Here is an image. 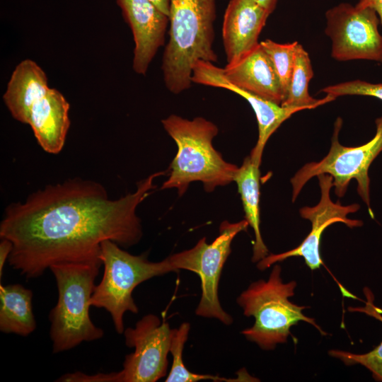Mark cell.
Segmentation results:
<instances>
[{
  "label": "cell",
  "mask_w": 382,
  "mask_h": 382,
  "mask_svg": "<svg viewBox=\"0 0 382 382\" xmlns=\"http://www.w3.org/2000/svg\"><path fill=\"white\" fill-rule=\"evenodd\" d=\"M163 13L169 16L170 0H149Z\"/></svg>",
  "instance_id": "obj_29"
},
{
  "label": "cell",
  "mask_w": 382,
  "mask_h": 382,
  "mask_svg": "<svg viewBox=\"0 0 382 382\" xmlns=\"http://www.w3.org/2000/svg\"><path fill=\"white\" fill-rule=\"evenodd\" d=\"M168 18L161 69L166 88L179 94L191 87L198 61L217 62L213 47L216 0H170Z\"/></svg>",
  "instance_id": "obj_2"
},
{
  "label": "cell",
  "mask_w": 382,
  "mask_h": 382,
  "mask_svg": "<svg viewBox=\"0 0 382 382\" xmlns=\"http://www.w3.org/2000/svg\"><path fill=\"white\" fill-rule=\"evenodd\" d=\"M355 6L358 8H370L374 9L382 25V0H359Z\"/></svg>",
  "instance_id": "obj_27"
},
{
  "label": "cell",
  "mask_w": 382,
  "mask_h": 382,
  "mask_svg": "<svg viewBox=\"0 0 382 382\" xmlns=\"http://www.w3.org/2000/svg\"><path fill=\"white\" fill-rule=\"evenodd\" d=\"M298 42L278 43L267 39L260 42L262 50L270 58L279 80L285 100L294 66V57Z\"/></svg>",
  "instance_id": "obj_22"
},
{
  "label": "cell",
  "mask_w": 382,
  "mask_h": 382,
  "mask_svg": "<svg viewBox=\"0 0 382 382\" xmlns=\"http://www.w3.org/2000/svg\"><path fill=\"white\" fill-rule=\"evenodd\" d=\"M57 381L64 382H120V374L117 372L98 373L96 374H86L82 372L66 374L62 376Z\"/></svg>",
  "instance_id": "obj_25"
},
{
  "label": "cell",
  "mask_w": 382,
  "mask_h": 382,
  "mask_svg": "<svg viewBox=\"0 0 382 382\" xmlns=\"http://www.w3.org/2000/svg\"><path fill=\"white\" fill-rule=\"evenodd\" d=\"M165 173L149 175L135 192L117 199H110L100 183L75 178L10 204L0 224V238L13 245L10 266L34 279L57 264L101 262L105 241L122 248L138 243L142 228L137 209Z\"/></svg>",
  "instance_id": "obj_1"
},
{
  "label": "cell",
  "mask_w": 382,
  "mask_h": 382,
  "mask_svg": "<svg viewBox=\"0 0 382 382\" xmlns=\"http://www.w3.org/2000/svg\"><path fill=\"white\" fill-rule=\"evenodd\" d=\"M366 296L367 297L366 308L354 310L363 311L382 321V316L374 306L369 295L366 294ZM329 354L340 359L347 365L359 364L364 366L371 371L374 380L382 382V341L373 350L365 354H359L342 350H330Z\"/></svg>",
  "instance_id": "obj_23"
},
{
  "label": "cell",
  "mask_w": 382,
  "mask_h": 382,
  "mask_svg": "<svg viewBox=\"0 0 382 382\" xmlns=\"http://www.w3.org/2000/svg\"><path fill=\"white\" fill-rule=\"evenodd\" d=\"M249 226L244 219L236 223L224 221L218 236L211 243L201 238L187 250L190 271L197 274L201 280L202 295L195 313L201 317L212 318L225 325L233 322L231 316L222 308L219 299V284L222 268L231 253V245L236 236L247 230Z\"/></svg>",
  "instance_id": "obj_10"
},
{
  "label": "cell",
  "mask_w": 382,
  "mask_h": 382,
  "mask_svg": "<svg viewBox=\"0 0 382 382\" xmlns=\"http://www.w3.org/2000/svg\"><path fill=\"white\" fill-rule=\"evenodd\" d=\"M192 83L225 88L243 98L252 107L258 125V139L250 153L252 161L260 166L267 141L279 127L293 114L304 110L302 108L284 107L228 82L222 76L221 68L212 62L198 61L193 69Z\"/></svg>",
  "instance_id": "obj_12"
},
{
  "label": "cell",
  "mask_w": 382,
  "mask_h": 382,
  "mask_svg": "<svg viewBox=\"0 0 382 382\" xmlns=\"http://www.w3.org/2000/svg\"><path fill=\"white\" fill-rule=\"evenodd\" d=\"M260 165L254 163L249 156L238 167L233 180L241 195L245 220L255 233L253 262H259L268 255L260 228Z\"/></svg>",
  "instance_id": "obj_19"
},
{
  "label": "cell",
  "mask_w": 382,
  "mask_h": 382,
  "mask_svg": "<svg viewBox=\"0 0 382 382\" xmlns=\"http://www.w3.org/2000/svg\"><path fill=\"white\" fill-rule=\"evenodd\" d=\"M99 257L104 267L103 274L95 286L90 303L105 309L111 316L116 332L122 334L125 313L139 311L132 296L134 289L148 279L175 270L169 256L160 262H151L146 254L132 255L109 240L101 243Z\"/></svg>",
  "instance_id": "obj_6"
},
{
  "label": "cell",
  "mask_w": 382,
  "mask_h": 382,
  "mask_svg": "<svg viewBox=\"0 0 382 382\" xmlns=\"http://www.w3.org/2000/svg\"><path fill=\"white\" fill-rule=\"evenodd\" d=\"M321 91L335 98L342 96H364L382 100L381 83H374L359 79L328 86L322 88Z\"/></svg>",
  "instance_id": "obj_24"
},
{
  "label": "cell",
  "mask_w": 382,
  "mask_h": 382,
  "mask_svg": "<svg viewBox=\"0 0 382 382\" xmlns=\"http://www.w3.org/2000/svg\"><path fill=\"white\" fill-rule=\"evenodd\" d=\"M190 330L189 323H183L179 328L173 329L170 352L173 362L166 382H197L202 380L214 381H236V378H226L209 374H195L189 371L183 359V351Z\"/></svg>",
  "instance_id": "obj_21"
},
{
  "label": "cell",
  "mask_w": 382,
  "mask_h": 382,
  "mask_svg": "<svg viewBox=\"0 0 382 382\" xmlns=\"http://www.w3.org/2000/svg\"><path fill=\"white\" fill-rule=\"evenodd\" d=\"M161 123L178 151L161 189L175 188L181 196L195 181L202 182L207 192L233 181L238 167L226 161L214 149L212 141L219 132L215 124L202 117L187 120L176 115Z\"/></svg>",
  "instance_id": "obj_3"
},
{
  "label": "cell",
  "mask_w": 382,
  "mask_h": 382,
  "mask_svg": "<svg viewBox=\"0 0 382 382\" xmlns=\"http://www.w3.org/2000/svg\"><path fill=\"white\" fill-rule=\"evenodd\" d=\"M269 13L253 0H230L224 16L222 39L227 64L236 63L260 42Z\"/></svg>",
  "instance_id": "obj_14"
},
{
  "label": "cell",
  "mask_w": 382,
  "mask_h": 382,
  "mask_svg": "<svg viewBox=\"0 0 382 382\" xmlns=\"http://www.w3.org/2000/svg\"><path fill=\"white\" fill-rule=\"evenodd\" d=\"M325 34L332 42L331 56L337 61L364 59L382 63V35L376 11L341 3L325 13Z\"/></svg>",
  "instance_id": "obj_8"
},
{
  "label": "cell",
  "mask_w": 382,
  "mask_h": 382,
  "mask_svg": "<svg viewBox=\"0 0 382 382\" xmlns=\"http://www.w3.org/2000/svg\"><path fill=\"white\" fill-rule=\"evenodd\" d=\"M281 267L274 266L267 281L253 282L237 299L238 304L247 317L255 318L254 325L243 330L245 338L255 342L265 350L273 349L284 343L290 335V328L299 321H306L326 335L313 318L302 313L306 306L291 303L289 298L294 295L296 283H284Z\"/></svg>",
  "instance_id": "obj_5"
},
{
  "label": "cell",
  "mask_w": 382,
  "mask_h": 382,
  "mask_svg": "<svg viewBox=\"0 0 382 382\" xmlns=\"http://www.w3.org/2000/svg\"><path fill=\"white\" fill-rule=\"evenodd\" d=\"M270 15L276 8L278 0H253Z\"/></svg>",
  "instance_id": "obj_28"
},
{
  "label": "cell",
  "mask_w": 382,
  "mask_h": 382,
  "mask_svg": "<svg viewBox=\"0 0 382 382\" xmlns=\"http://www.w3.org/2000/svg\"><path fill=\"white\" fill-rule=\"evenodd\" d=\"M317 177L321 194L318 204L314 207H302L299 211L301 216L311 223L310 233L298 247L282 253L266 256L258 262V269L265 270L277 262L295 256L303 257L311 270L318 269L323 265L320 256L319 245L322 233L328 226L336 222L344 223L351 228L362 226L361 221L347 217L349 214L357 212L359 205L353 204L342 206L338 202H333L330 197V189L333 187L332 176L320 174Z\"/></svg>",
  "instance_id": "obj_11"
},
{
  "label": "cell",
  "mask_w": 382,
  "mask_h": 382,
  "mask_svg": "<svg viewBox=\"0 0 382 382\" xmlns=\"http://www.w3.org/2000/svg\"><path fill=\"white\" fill-rule=\"evenodd\" d=\"M101 262H69L52 266L58 299L51 310L50 336L54 353L68 351L83 342L103 337V330L92 322L89 308Z\"/></svg>",
  "instance_id": "obj_4"
},
{
  "label": "cell",
  "mask_w": 382,
  "mask_h": 382,
  "mask_svg": "<svg viewBox=\"0 0 382 382\" xmlns=\"http://www.w3.org/2000/svg\"><path fill=\"white\" fill-rule=\"evenodd\" d=\"M231 84L281 105L282 86L273 65L260 45L236 63L221 68Z\"/></svg>",
  "instance_id": "obj_16"
},
{
  "label": "cell",
  "mask_w": 382,
  "mask_h": 382,
  "mask_svg": "<svg viewBox=\"0 0 382 382\" xmlns=\"http://www.w3.org/2000/svg\"><path fill=\"white\" fill-rule=\"evenodd\" d=\"M313 76V71L309 54L298 42L288 93L281 105L307 110L334 100L336 98L330 95H326L321 99H316L309 94L308 83Z\"/></svg>",
  "instance_id": "obj_20"
},
{
  "label": "cell",
  "mask_w": 382,
  "mask_h": 382,
  "mask_svg": "<svg viewBox=\"0 0 382 382\" xmlns=\"http://www.w3.org/2000/svg\"><path fill=\"white\" fill-rule=\"evenodd\" d=\"M0 243V279L2 278L4 267L6 261H8L10 254L12 251V243L6 238H1Z\"/></svg>",
  "instance_id": "obj_26"
},
{
  "label": "cell",
  "mask_w": 382,
  "mask_h": 382,
  "mask_svg": "<svg viewBox=\"0 0 382 382\" xmlns=\"http://www.w3.org/2000/svg\"><path fill=\"white\" fill-rule=\"evenodd\" d=\"M33 291L20 284L0 285V330L28 336L36 328Z\"/></svg>",
  "instance_id": "obj_18"
},
{
  "label": "cell",
  "mask_w": 382,
  "mask_h": 382,
  "mask_svg": "<svg viewBox=\"0 0 382 382\" xmlns=\"http://www.w3.org/2000/svg\"><path fill=\"white\" fill-rule=\"evenodd\" d=\"M133 35L132 68L146 75L159 48L164 45L169 18L149 0H115Z\"/></svg>",
  "instance_id": "obj_13"
},
{
  "label": "cell",
  "mask_w": 382,
  "mask_h": 382,
  "mask_svg": "<svg viewBox=\"0 0 382 382\" xmlns=\"http://www.w3.org/2000/svg\"><path fill=\"white\" fill-rule=\"evenodd\" d=\"M69 110V103L55 88H50L30 107L26 124L46 152L56 154L62 151L71 124Z\"/></svg>",
  "instance_id": "obj_15"
},
{
  "label": "cell",
  "mask_w": 382,
  "mask_h": 382,
  "mask_svg": "<svg viewBox=\"0 0 382 382\" xmlns=\"http://www.w3.org/2000/svg\"><path fill=\"white\" fill-rule=\"evenodd\" d=\"M123 334L126 346L134 351L125 357L120 382H156L164 377L173 334L169 324L148 314Z\"/></svg>",
  "instance_id": "obj_9"
},
{
  "label": "cell",
  "mask_w": 382,
  "mask_h": 382,
  "mask_svg": "<svg viewBox=\"0 0 382 382\" xmlns=\"http://www.w3.org/2000/svg\"><path fill=\"white\" fill-rule=\"evenodd\" d=\"M50 88L43 69L35 62L26 59L13 71L3 100L12 117L26 124L30 107Z\"/></svg>",
  "instance_id": "obj_17"
},
{
  "label": "cell",
  "mask_w": 382,
  "mask_h": 382,
  "mask_svg": "<svg viewBox=\"0 0 382 382\" xmlns=\"http://www.w3.org/2000/svg\"><path fill=\"white\" fill-rule=\"evenodd\" d=\"M342 123V119L338 117L334 125L331 147L327 156L318 162L305 164L291 178L292 201H295L305 184L314 176L320 174L331 175L335 192L339 197L345 195L349 183L354 179L357 182V192L373 217L370 208L369 169L382 151V116L376 120L374 137L358 146H345L339 142Z\"/></svg>",
  "instance_id": "obj_7"
}]
</instances>
